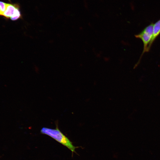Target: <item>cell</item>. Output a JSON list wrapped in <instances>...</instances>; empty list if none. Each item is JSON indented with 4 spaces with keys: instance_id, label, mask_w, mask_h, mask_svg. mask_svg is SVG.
I'll return each instance as SVG.
<instances>
[{
    "instance_id": "obj_6",
    "label": "cell",
    "mask_w": 160,
    "mask_h": 160,
    "mask_svg": "<svg viewBox=\"0 0 160 160\" xmlns=\"http://www.w3.org/2000/svg\"><path fill=\"white\" fill-rule=\"evenodd\" d=\"M7 3L0 1V15L3 16L6 7Z\"/></svg>"
},
{
    "instance_id": "obj_1",
    "label": "cell",
    "mask_w": 160,
    "mask_h": 160,
    "mask_svg": "<svg viewBox=\"0 0 160 160\" xmlns=\"http://www.w3.org/2000/svg\"><path fill=\"white\" fill-rule=\"evenodd\" d=\"M41 133L46 135L53 138L57 142L65 146L72 152L76 153L75 149L79 147H75L70 140L59 129L58 127L55 129L44 127L41 128Z\"/></svg>"
},
{
    "instance_id": "obj_5",
    "label": "cell",
    "mask_w": 160,
    "mask_h": 160,
    "mask_svg": "<svg viewBox=\"0 0 160 160\" xmlns=\"http://www.w3.org/2000/svg\"><path fill=\"white\" fill-rule=\"evenodd\" d=\"M22 17V15L20 10L19 6L17 7L15 9L12 16L10 18L12 20H16Z\"/></svg>"
},
{
    "instance_id": "obj_3",
    "label": "cell",
    "mask_w": 160,
    "mask_h": 160,
    "mask_svg": "<svg viewBox=\"0 0 160 160\" xmlns=\"http://www.w3.org/2000/svg\"><path fill=\"white\" fill-rule=\"evenodd\" d=\"M160 34V19L154 24L153 36L150 43L148 46V51L149 52L152 44L156 38Z\"/></svg>"
},
{
    "instance_id": "obj_2",
    "label": "cell",
    "mask_w": 160,
    "mask_h": 160,
    "mask_svg": "<svg viewBox=\"0 0 160 160\" xmlns=\"http://www.w3.org/2000/svg\"><path fill=\"white\" fill-rule=\"evenodd\" d=\"M153 23H151L146 27L140 33L135 36L136 38L140 39L143 44V49L137 65L139 64L144 54L148 52V47L151 43L153 36Z\"/></svg>"
},
{
    "instance_id": "obj_4",
    "label": "cell",
    "mask_w": 160,
    "mask_h": 160,
    "mask_svg": "<svg viewBox=\"0 0 160 160\" xmlns=\"http://www.w3.org/2000/svg\"><path fill=\"white\" fill-rule=\"evenodd\" d=\"M19 6L17 4L7 3L5 10L3 16L7 18H10L13 15L16 8Z\"/></svg>"
}]
</instances>
